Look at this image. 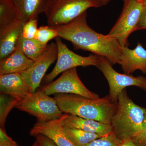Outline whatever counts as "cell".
I'll list each match as a JSON object with an SVG mask.
<instances>
[{
    "mask_svg": "<svg viewBox=\"0 0 146 146\" xmlns=\"http://www.w3.org/2000/svg\"><path fill=\"white\" fill-rule=\"evenodd\" d=\"M55 42L58 49L57 62L52 71L44 77L43 80L44 84L50 83L60 73L72 68L78 66L98 67L99 56L91 54L83 56L77 54L69 49L58 36L55 38Z\"/></svg>",
    "mask_w": 146,
    "mask_h": 146,
    "instance_id": "52a82bcc",
    "label": "cell"
},
{
    "mask_svg": "<svg viewBox=\"0 0 146 146\" xmlns=\"http://www.w3.org/2000/svg\"><path fill=\"white\" fill-rule=\"evenodd\" d=\"M119 64L125 74H130L139 70L146 75V50L140 43L133 49L122 47Z\"/></svg>",
    "mask_w": 146,
    "mask_h": 146,
    "instance_id": "8fae6325",
    "label": "cell"
},
{
    "mask_svg": "<svg viewBox=\"0 0 146 146\" xmlns=\"http://www.w3.org/2000/svg\"><path fill=\"white\" fill-rule=\"evenodd\" d=\"M66 136L76 146H83L101 137L96 133L78 129L63 127Z\"/></svg>",
    "mask_w": 146,
    "mask_h": 146,
    "instance_id": "d6986e66",
    "label": "cell"
},
{
    "mask_svg": "<svg viewBox=\"0 0 146 146\" xmlns=\"http://www.w3.org/2000/svg\"><path fill=\"white\" fill-rule=\"evenodd\" d=\"M15 108L42 122L59 119L63 114L54 98L39 90L35 93H30L23 99L18 101Z\"/></svg>",
    "mask_w": 146,
    "mask_h": 146,
    "instance_id": "5b68a950",
    "label": "cell"
},
{
    "mask_svg": "<svg viewBox=\"0 0 146 146\" xmlns=\"http://www.w3.org/2000/svg\"><path fill=\"white\" fill-rule=\"evenodd\" d=\"M39 90L48 96L58 94H69L79 95L93 100L100 98L98 94L89 90L82 83L78 74L76 68L63 72L57 79L42 85Z\"/></svg>",
    "mask_w": 146,
    "mask_h": 146,
    "instance_id": "9c48e42d",
    "label": "cell"
},
{
    "mask_svg": "<svg viewBox=\"0 0 146 146\" xmlns=\"http://www.w3.org/2000/svg\"><path fill=\"white\" fill-rule=\"evenodd\" d=\"M33 146H39V145H38V143H37V142H36V141H35V143L33 144Z\"/></svg>",
    "mask_w": 146,
    "mask_h": 146,
    "instance_id": "4dcf8cb0",
    "label": "cell"
},
{
    "mask_svg": "<svg viewBox=\"0 0 146 146\" xmlns=\"http://www.w3.org/2000/svg\"><path fill=\"white\" fill-rule=\"evenodd\" d=\"M60 117L48 121H37L31 129L30 134L33 136L36 134L44 135L57 146H76L64 133Z\"/></svg>",
    "mask_w": 146,
    "mask_h": 146,
    "instance_id": "7c38bea8",
    "label": "cell"
},
{
    "mask_svg": "<svg viewBox=\"0 0 146 146\" xmlns=\"http://www.w3.org/2000/svg\"><path fill=\"white\" fill-rule=\"evenodd\" d=\"M0 146H18L12 138L7 134L5 131L0 128Z\"/></svg>",
    "mask_w": 146,
    "mask_h": 146,
    "instance_id": "484cf974",
    "label": "cell"
},
{
    "mask_svg": "<svg viewBox=\"0 0 146 146\" xmlns=\"http://www.w3.org/2000/svg\"><path fill=\"white\" fill-rule=\"evenodd\" d=\"M26 22L17 19L13 23L0 31V59L6 57L16 50Z\"/></svg>",
    "mask_w": 146,
    "mask_h": 146,
    "instance_id": "5bb4252c",
    "label": "cell"
},
{
    "mask_svg": "<svg viewBox=\"0 0 146 146\" xmlns=\"http://www.w3.org/2000/svg\"><path fill=\"white\" fill-rule=\"evenodd\" d=\"M0 100V128L5 131V123L6 118L11 109L15 107L18 100L9 95L3 94H1Z\"/></svg>",
    "mask_w": 146,
    "mask_h": 146,
    "instance_id": "44dd1931",
    "label": "cell"
},
{
    "mask_svg": "<svg viewBox=\"0 0 146 146\" xmlns=\"http://www.w3.org/2000/svg\"><path fill=\"white\" fill-rule=\"evenodd\" d=\"M0 93L11 96L18 101L23 99L31 93L26 82L19 73L0 76Z\"/></svg>",
    "mask_w": 146,
    "mask_h": 146,
    "instance_id": "9a60e30c",
    "label": "cell"
},
{
    "mask_svg": "<svg viewBox=\"0 0 146 146\" xmlns=\"http://www.w3.org/2000/svg\"><path fill=\"white\" fill-rule=\"evenodd\" d=\"M146 112V108L134 103L124 89L118 96L117 110L111 120L113 133L121 141L132 140L142 129Z\"/></svg>",
    "mask_w": 146,
    "mask_h": 146,
    "instance_id": "3957f363",
    "label": "cell"
},
{
    "mask_svg": "<svg viewBox=\"0 0 146 146\" xmlns=\"http://www.w3.org/2000/svg\"><path fill=\"white\" fill-rule=\"evenodd\" d=\"M122 141L113 133L101 137L83 146H122Z\"/></svg>",
    "mask_w": 146,
    "mask_h": 146,
    "instance_id": "603a6c76",
    "label": "cell"
},
{
    "mask_svg": "<svg viewBox=\"0 0 146 146\" xmlns=\"http://www.w3.org/2000/svg\"><path fill=\"white\" fill-rule=\"evenodd\" d=\"M53 98L63 113L108 124H111L117 108V102L113 101L109 95L97 100L69 94H55Z\"/></svg>",
    "mask_w": 146,
    "mask_h": 146,
    "instance_id": "7a4b0ae2",
    "label": "cell"
},
{
    "mask_svg": "<svg viewBox=\"0 0 146 146\" xmlns=\"http://www.w3.org/2000/svg\"><path fill=\"white\" fill-rule=\"evenodd\" d=\"M56 31L50 26H42L38 29L35 39L41 44L48 45L50 40L58 37Z\"/></svg>",
    "mask_w": 146,
    "mask_h": 146,
    "instance_id": "7402d4cb",
    "label": "cell"
},
{
    "mask_svg": "<svg viewBox=\"0 0 146 146\" xmlns=\"http://www.w3.org/2000/svg\"><path fill=\"white\" fill-rule=\"evenodd\" d=\"M17 14V19L27 22L38 19L41 13L45 12L48 0H10Z\"/></svg>",
    "mask_w": 146,
    "mask_h": 146,
    "instance_id": "2e32d148",
    "label": "cell"
},
{
    "mask_svg": "<svg viewBox=\"0 0 146 146\" xmlns=\"http://www.w3.org/2000/svg\"><path fill=\"white\" fill-rule=\"evenodd\" d=\"M103 6L106 5L109 2L110 0H100Z\"/></svg>",
    "mask_w": 146,
    "mask_h": 146,
    "instance_id": "f546056e",
    "label": "cell"
},
{
    "mask_svg": "<svg viewBox=\"0 0 146 146\" xmlns=\"http://www.w3.org/2000/svg\"><path fill=\"white\" fill-rule=\"evenodd\" d=\"M48 45L41 44L36 39H25L21 36L17 47L26 56L35 61L44 53Z\"/></svg>",
    "mask_w": 146,
    "mask_h": 146,
    "instance_id": "ac0fdd59",
    "label": "cell"
},
{
    "mask_svg": "<svg viewBox=\"0 0 146 146\" xmlns=\"http://www.w3.org/2000/svg\"><path fill=\"white\" fill-rule=\"evenodd\" d=\"M60 120L63 127L74 128L96 133L100 137L113 133L111 124L84 119L76 115L64 113L60 117Z\"/></svg>",
    "mask_w": 146,
    "mask_h": 146,
    "instance_id": "4fadbf2b",
    "label": "cell"
},
{
    "mask_svg": "<svg viewBox=\"0 0 146 146\" xmlns=\"http://www.w3.org/2000/svg\"><path fill=\"white\" fill-rule=\"evenodd\" d=\"M122 11L108 35L115 38L121 47L128 46V39L137 31L140 18L145 5L137 0H123Z\"/></svg>",
    "mask_w": 146,
    "mask_h": 146,
    "instance_id": "8992f818",
    "label": "cell"
},
{
    "mask_svg": "<svg viewBox=\"0 0 146 146\" xmlns=\"http://www.w3.org/2000/svg\"><path fill=\"white\" fill-rule=\"evenodd\" d=\"M141 29H146V5L142 13L137 28V30Z\"/></svg>",
    "mask_w": 146,
    "mask_h": 146,
    "instance_id": "83f0119b",
    "label": "cell"
},
{
    "mask_svg": "<svg viewBox=\"0 0 146 146\" xmlns=\"http://www.w3.org/2000/svg\"><path fill=\"white\" fill-rule=\"evenodd\" d=\"M17 14L10 0H0V31L13 23Z\"/></svg>",
    "mask_w": 146,
    "mask_h": 146,
    "instance_id": "ffe728a7",
    "label": "cell"
},
{
    "mask_svg": "<svg viewBox=\"0 0 146 146\" xmlns=\"http://www.w3.org/2000/svg\"><path fill=\"white\" fill-rule=\"evenodd\" d=\"M137 1H139L141 2H143L144 0H137Z\"/></svg>",
    "mask_w": 146,
    "mask_h": 146,
    "instance_id": "d6a6232c",
    "label": "cell"
},
{
    "mask_svg": "<svg viewBox=\"0 0 146 146\" xmlns=\"http://www.w3.org/2000/svg\"><path fill=\"white\" fill-rule=\"evenodd\" d=\"M122 146H138L131 139H126L122 141Z\"/></svg>",
    "mask_w": 146,
    "mask_h": 146,
    "instance_id": "f1b7e54d",
    "label": "cell"
},
{
    "mask_svg": "<svg viewBox=\"0 0 146 146\" xmlns=\"http://www.w3.org/2000/svg\"><path fill=\"white\" fill-rule=\"evenodd\" d=\"M144 5H146V0H144L143 2Z\"/></svg>",
    "mask_w": 146,
    "mask_h": 146,
    "instance_id": "1f68e13d",
    "label": "cell"
},
{
    "mask_svg": "<svg viewBox=\"0 0 146 146\" xmlns=\"http://www.w3.org/2000/svg\"><path fill=\"white\" fill-rule=\"evenodd\" d=\"M39 146H57L50 138L42 134H36L33 136Z\"/></svg>",
    "mask_w": 146,
    "mask_h": 146,
    "instance_id": "4316f807",
    "label": "cell"
},
{
    "mask_svg": "<svg viewBox=\"0 0 146 146\" xmlns=\"http://www.w3.org/2000/svg\"><path fill=\"white\" fill-rule=\"evenodd\" d=\"M56 43L52 42L47 46L44 52L27 70L21 73L31 93L36 92L50 66L57 60Z\"/></svg>",
    "mask_w": 146,
    "mask_h": 146,
    "instance_id": "30bf717a",
    "label": "cell"
},
{
    "mask_svg": "<svg viewBox=\"0 0 146 146\" xmlns=\"http://www.w3.org/2000/svg\"><path fill=\"white\" fill-rule=\"evenodd\" d=\"M97 68L103 73L107 80L109 86L108 95L114 102H117L119 94L127 86H137L146 92V77H135L131 75L118 73L106 58L100 56Z\"/></svg>",
    "mask_w": 146,
    "mask_h": 146,
    "instance_id": "ba28073f",
    "label": "cell"
},
{
    "mask_svg": "<svg viewBox=\"0 0 146 146\" xmlns=\"http://www.w3.org/2000/svg\"><path fill=\"white\" fill-rule=\"evenodd\" d=\"M131 140L138 146H146V112L142 129Z\"/></svg>",
    "mask_w": 146,
    "mask_h": 146,
    "instance_id": "d4e9b609",
    "label": "cell"
},
{
    "mask_svg": "<svg viewBox=\"0 0 146 146\" xmlns=\"http://www.w3.org/2000/svg\"><path fill=\"white\" fill-rule=\"evenodd\" d=\"M34 61L25 55L18 47L0 61V76L11 73H21L27 70Z\"/></svg>",
    "mask_w": 146,
    "mask_h": 146,
    "instance_id": "e0dca14e",
    "label": "cell"
},
{
    "mask_svg": "<svg viewBox=\"0 0 146 146\" xmlns=\"http://www.w3.org/2000/svg\"><path fill=\"white\" fill-rule=\"evenodd\" d=\"M102 5L100 0H48L45 13L50 27L69 23L90 8Z\"/></svg>",
    "mask_w": 146,
    "mask_h": 146,
    "instance_id": "277c9868",
    "label": "cell"
},
{
    "mask_svg": "<svg viewBox=\"0 0 146 146\" xmlns=\"http://www.w3.org/2000/svg\"><path fill=\"white\" fill-rule=\"evenodd\" d=\"M51 27L58 37L71 42L74 49L91 52L105 58L112 65L119 64L122 47L115 38L91 29L87 24L86 11L69 23Z\"/></svg>",
    "mask_w": 146,
    "mask_h": 146,
    "instance_id": "6da1fadb",
    "label": "cell"
},
{
    "mask_svg": "<svg viewBox=\"0 0 146 146\" xmlns=\"http://www.w3.org/2000/svg\"><path fill=\"white\" fill-rule=\"evenodd\" d=\"M38 19H31L25 23L22 34L23 37L27 39H35L38 29Z\"/></svg>",
    "mask_w": 146,
    "mask_h": 146,
    "instance_id": "cb8c5ba5",
    "label": "cell"
}]
</instances>
